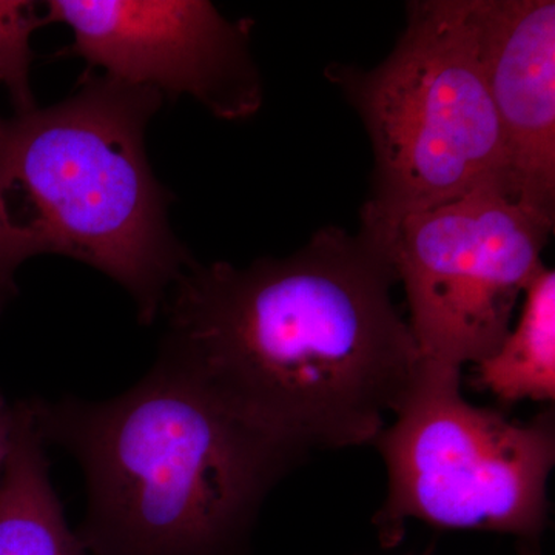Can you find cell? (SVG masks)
<instances>
[{"label": "cell", "instance_id": "obj_10", "mask_svg": "<svg viewBox=\"0 0 555 555\" xmlns=\"http://www.w3.org/2000/svg\"><path fill=\"white\" fill-rule=\"evenodd\" d=\"M476 382L502 403L555 398V272L543 266L521 297L520 313L491 356L474 364Z\"/></svg>", "mask_w": 555, "mask_h": 555}, {"label": "cell", "instance_id": "obj_11", "mask_svg": "<svg viewBox=\"0 0 555 555\" xmlns=\"http://www.w3.org/2000/svg\"><path fill=\"white\" fill-rule=\"evenodd\" d=\"M43 25L38 3L0 2V83L9 90L16 115L38 107L30 86L31 36Z\"/></svg>", "mask_w": 555, "mask_h": 555}, {"label": "cell", "instance_id": "obj_12", "mask_svg": "<svg viewBox=\"0 0 555 555\" xmlns=\"http://www.w3.org/2000/svg\"><path fill=\"white\" fill-rule=\"evenodd\" d=\"M14 425H16V403H9L0 393V480L13 447Z\"/></svg>", "mask_w": 555, "mask_h": 555}, {"label": "cell", "instance_id": "obj_3", "mask_svg": "<svg viewBox=\"0 0 555 555\" xmlns=\"http://www.w3.org/2000/svg\"><path fill=\"white\" fill-rule=\"evenodd\" d=\"M164 96L89 69L67 100L3 119L0 313L27 259L62 255L120 284L153 323L192 262L169 222L145 133Z\"/></svg>", "mask_w": 555, "mask_h": 555}, {"label": "cell", "instance_id": "obj_8", "mask_svg": "<svg viewBox=\"0 0 555 555\" xmlns=\"http://www.w3.org/2000/svg\"><path fill=\"white\" fill-rule=\"evenodd\" d=\"M506 155L505 193L555 222V2L467 0Z\"/></svg>", "mask_w": 555, "mask_h": 555}, {"label": "cell", "instance_id": "obj_5", "mask_svg": "<svg viewBox=\"0 0 555 555\" xmlns=\"http://www.w3.org/2000/svg\"><path fill=\"white\" fill-rule=\"evenodd\" d=\"M462 377L420 374L414 392L375 441L387 495L374 525L383 546L411 518L441 529L537 542L550 520L555 425L546 411L513 422L462 396Z\"/></svg>", "mask_w": 555, "mask_h": 555}, {"label": "cell", "instance_id": "obj_7", "mask_svg": "<svg viewBox=\"0 0 555 555\" xmlns=\"http://www.w3.org/2000/svg\"><path fill=\"white\" fill-rule=\"evenodd\" d=\"M46 24L73 31L67 53L90 69L163 96H190L215 118L243 120L261 108L262 80L248 20L222 16L207 0H50Z\"/></svg>", "mask_w": 555, "mask_h": 555}, {"label": "cell", "instance_id": "obj_2", "mask_svg": "<svg viewBox=\"0 0 555 555\" xmlns=\"http://www.w3.org/2000/svg\"><path fill=\"white\" fill-rule=\"evenodd\" d=\"M40 436L76 456L90 555H240L301 452L233 415L177 364L112 400H31Z\"/></svg>", "mask_w": 555, "mask_h": 555}, {"label": "cell", "instance_id": "obj_13", "mask_svg": "<svg viewBox=\"0 0 555 555\" xmlns=\"http://www.w3.org/2000/svg\"><path fill=\"white\" fill-rule=\"evenodd\" d=\"M2 126H3V118H0V130H2Z\"/></svg>", "mask_w": 555, "mask_h": 555}, {"label": "cell", "instance_id": "obj_4", "mask_svg": "<svg viewBox=\"0 0 555 555\" xmlns=\"http://www.w3.org/2000/svg\"><path fill=\"white\" fill-rule=\"evenodd\" d=\"M326 78L363 120L374 153L361 222H387L481 190L506 196L502 129L467 0H414L374 68L331 64ZM507 198V196H506Z\"/></svg>", "mask_w": 555, "mask_h": 555}, {"label": "cell", "instance_id": "obj_9", "mask_svg": "<svg viewBox=\"0 0 555 555\" xmlns=\"http://www.w3.org/2000/svg\"><path fill=\"white\" fill-rule=\"evenodd\" d=\"M31 401L16 403L13 447L0 480V555H90L50 480Z\"/></svg>", "mask_w": 555, "mask_h": 555}, {"label": "cell", "instance_id": "obj_1", "mask_svg": "<svg viewBox=\"0 0 555 555\" xmlns=\"http://www.w3.org/2000/svg\"><path fill=\"white\" fill-rule=\"evenodd\" d=\"M396 284L361 228L326 225L295 254L244 268L192 259L160 308L159 357L301 454L375 444L422 374Z\"/></svg>", "mask_w": 555, "mask_h": 555}, {"label": "cell", "instance_id": "obj_6", "mask_svg": "<svg viewBox=\"0 0 555 555\" xmlns=\"http://www.w3.org/2000/svg\"><path fill=\"white\" fill-rule=\"evenodd\" d=\"M555 222L499 190L387 222H361L406 292L422 372L462 377L513 327L518 301L543 268Z\"/></svg>", "mask_w": 555, "mask_h": 555}]
</instances>
